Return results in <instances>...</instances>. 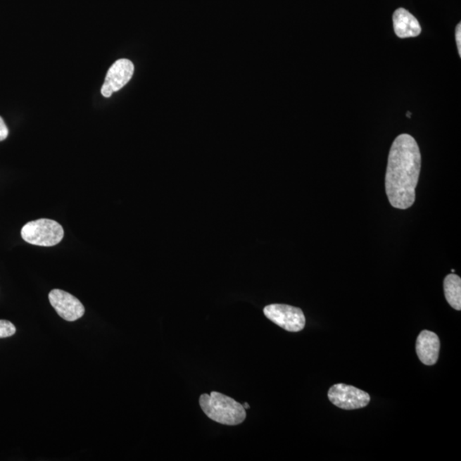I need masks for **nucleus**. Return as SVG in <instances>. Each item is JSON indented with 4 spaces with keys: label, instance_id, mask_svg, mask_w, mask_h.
<instances>
[{
    "label": "nucleus",
    "instance_id": "2eb2a0df",
    "mask_svg": "<svg viewBox=\"0 0 461 461\" xmlns=\"http://www.w3.org/2000/svg\"><path fill=\"white\" fill-rule=\"evenodd\" d=\"M411 115H412L411 112H408L407 114L408 118H411Z\"/></svg>",
    "mask_w": 461,
    "mask_h": 461
},
{
    "label": "nucleus",
    "instance_id": "ddd939ff",
    "mask_svg": "<svg viewBox=\"0 0 461 461\" xmlns=\"http://www.w3.org/2000/svg\"><path fill=\"white\" fill-rule=\"evenodd\" d=\"M455 39L457 48H458L459 55L461 57V24L459 23L456 27Z\"/></svg>",
    "mask_w": 461,
    "mask_h": 461
},
{
    "label": "nucleus",
    "instance_id": "f03ea898",
    "mask_svg": "<svg viewBox=\"0 0 461 461\" xmlns=\"http://www.w3.org/2000/svg\"><path fill=\"white\" fill-rule=\"evenodd\" d=\"M200 407L208 419L226 426H239L246 419V408L222 393L212 391L199 398Z\"/></svg>",
    "mask_w": 461,
    "mask_h": 461
},
{
    "label": "nucleus",
    "instance_id": "39448f33",
    "mask_svg": "<svg viewBox=\"0 0 461 461\" xmlns=\"http://www.w3.org/2000/svg\"><path fill=\"white\" fill-rule=\"evenodd\" d=\"M328 398L335 406L344 410L367 407L371 398L368 393L344 384H336L328 391Z\"/></svg>",
    "mask_w": 461,
    "mask_h": 461
},
{
    "label": "nucleus",
    "instance_id": "f257e3e1",
    "mask_svg": "<svg viewBox=\"0 0 461 461\" xmlns=\"http://www.w3.org/2000/svg\"><path fill=\"white\" fill-rule=\"evenodd\" d=\"M421 170L418 144L410 134H400L389 153L386 191L391 206L398 210L412 206Z\"/></svg>",
    "mask_w": 461,
    "mask_h": 461
},
{
    "label": "nucleus",
    "instance_id": "1a4fd4ad",
    "mask_svg": "<svg viewBox=\"0 0 461 461\" xmlns=\"http://www.w3.org/2000/svg\"><path fill=\"white\" fill-rule=\"evenodd\" d=\"M393 26L396 34L400 39L416 37L422 30L415 15L403 8H399L393 15Z\"/></svg>",
    "mask_w": 461,
    "mask_h": 461
},
{
    "label": "nucleus",
    "instance_id": "423d86ee",
    "mask_svg": "<svg viewBox=\"0 0 461 461\" xmlns=\"http://www.w3.org/2000/svg\"><path fill=\"white\" fill-rule=\"evenodd\" d=\"M134 63L130 60L122 58L112 64L104 80L101 88L103 97L110 98L114 92L121 90L133 77Z\"/></svg>",
    "mask_w": 461,
    "mask_h": 461
},
{
    "label": "nucleus",
    "instance_id": "6e6552de",
    "mask_svg": "<svg viewBox=\"0 0 461 461\" xmlns=\"http://www.w3.org/2000/svg\"><path fill=\"white\" fill-rule=\"evenodd\" d=\"M440 351V340L434 332L424 330L416 341V353L420 362L427 366L438 362Z\"/></svg>",
    "mask_w": 461,
    "mask_h": 461
},
{
    "label": "nucleus",
    "instance_id": "4468645a",
    "mask_svg": "<svg viewBox=\"0 0 461 461\" xmlns=\"http://www.w3.org/2000/svg\"><path fill=\"white\" fill-rule=\"evenodd\" d=\"M243 407H244V408H246V410H248V408H251V407H250V405H248L247 403H244V404L243 405Z\"/></svg>",
    "mask_w": 461,
    "mask_h": 461
},
{
    "label": "nucleus",
    "instance_id": "7ed1b4c3",
    "mask_svg": "<svg viewBox=\"0 0 461 461\" xmlns=\"http://www.w3.org/2000/svg\"><path fill=\"white\" fill-rule=\"evenodd\" d=\"M21 234L27 243L33 246L51 247L62 241L64 231L56 220L39 219L27 223L22 228Z\"/></svg>",
    "mask_w": 461,
    "mask_h": 461
},
{
    "label": "nucleus",
    "instance_id": "9d476101",
    "mask_svg": "<svg viewBox=\"0 0 461 461\" xmlns=\"http://www.w3.org/2000/svg\"><path fill=\"white\" fill-rule=\"evenodd\" d=\"M443 289L445 298L450 305L455 310H461V279L454 274H448L444 279Z\"/></svg>",
    "mask_w": 461,
    "mask_h": 461
},
{
    "label": "nucleus",
    "instance_id": "f8f14e48",
    "mask_svg": "<svg viewBox=\"0 0 461 461\" xmlns=\"http://www.w3.org/2000/svg\"><path fill=\"white\" fill-rule=\"evenodd\" d=\"M8 135H9V130H8L6 124L4 122L3 118L0 116V141L5 140L8 137Z\"/></svg>",
    "mask_w": 461,
    "mask_h": 461
},
{
    "label": "nucleus",
    "instance_id": "9b49d317",
    "mask_svg": "<svg viewBox=\"0 0 461 461\" xmlns=\"http://www.w3.org/2000/svg\"><path fill=\"white\" fill-rule=\"evenodd\" d=\"M15 327L11 322L0 320V339L9 338L15 334Z\"/></svg>",
    "mask_w": 461,
    "mask_h": 461
},
{
    "label": "nucleus",
    "instance_id": "20e7f679",
    "mask_svg": "<svg viewBox=\"0 0 461 461\" xmlns=\"http://www.w3.org/2000/svg\"><path fill=\"white\" fill-rule=\"evenodd\" d=\"M263 312L272 322L287 331L298 332L305 327V316L299 308L286 304H271L264 308Z\"/></svg>",
    "mask_w": 461,
    "mask_h": 461
},
{
    "label": "nucleus",
    "instance_id": "0eeeda50",
    "mask_svg": "<svg viewBox=\"0 0 461 461\" xmlns=\"http://www.w3.org/2000/svg\"><path fill=\"white\" fill-rule=\"evenodd\" d=\"M49 301L60 317L67 322H75L85 314V308L81 301L66 291L58 289L52 290L49 293Z\"/></svg>",
    "mask_w": 461,
    "mask_h": 461
}]
</instances>
